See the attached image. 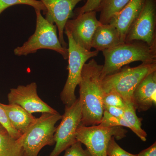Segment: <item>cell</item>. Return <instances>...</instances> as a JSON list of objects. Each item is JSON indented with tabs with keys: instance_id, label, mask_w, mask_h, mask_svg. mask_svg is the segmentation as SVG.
<instances>
[{
	"instance_id": "6da1fadb",
	"label": "cell",
	"mask_w": 156,
	"mask_h": 156,
	"mask_svg": "<svg viewBox=\"0 0 156 156\" xmlns=\"http://www.w3.org/2000/svg\"><path fill=\"white\" fill-rule=\"evenodd\" d=\"M103 65L92 59L84 65L79 82L80 99L82 107L80 125L100 124L104 112L102 98L104 95L101 74Z\"/></svg>"
},
{
	"instance_id": "7a4b0ae2",
	"label": "cell",
	"mask_w": 156,
	"mask_h": 156,
	"mask_svg": "<svg viewBox=\"0 0 156 156\" xmlns=\"http://www.w3.org/2000/svg\"><path fill=\"white\" fill-rule=\"evenodd\" d=\"M102 53L105 57L101 74L102 79L134 62H156V46H150L139 41L122 43Z\"/></svg>"
},
{
	"instance_id": "3957f363",
	"label": "cell",
	"mask_w": 156,
	"mask_h": 156,
	"mask_svg": "<svg viewBox=\"0 0 156 156\" xmlns=\"http://www.w3.org/2000/svg\"><path fill=\"white\" fill-rule=\"evenodd\" d=\"M62 115L56 113H44L35 120L28 130L18 139L23 151V156H38L44 147L55 144V125Z\"/></svg>"
},
{
	"instance_id": "277c9868",
	"label": "cell",
	"mask_w": 156,
	"mask_h": 156,
	"mask_svg": "<svg viewBox=\"0 0 156 156\" xmlns=\"http://www.w3.org/2000/svg\"><path fill=\"white\" fill-rule=\"evenodd\" d=\"M35 11L36 26L34 33L22 46L14 49V54L17 56H27L41 49H48L56 51L65 59H68V50L62 47L59 41L56 26L45 19L42 15L41 11Z\"/></svg>"
},
{
	"instance_id": "5b68a950",
	"label": "cell",
	"mask_w": 156,
	"mask_h": 156,
	"mask_svg": "<svg viewBox=\"0 0 156 156\" xmlns=\"http://www.w3.org/2000/svg\"><path fill=\"white\" fill-rule=\"evenodd\" d=\"M155 71L156 62L142 63L134 67L125 66L103 78L104 92L114 89L122 96L125 103L132 104V95L136 87L146 76Z\"/></svg>"
},
{
	"instance_id": "8992f818",
	"label": "cell",
	"mask_w": 156,
	"mask_h": 156,
	"mask_svg": "<svg viewBox=\"0 0 156 156\" xmlns=\"http://www.w3.org/2000/svg\"><path fill=\"white\" fill-rule=\"evenodd\" d=\"M64 33L68 40V75L60 98L65 106H69L77 99L76 89L79 85L84 65L89 58L97 56L99 52L84 49L75 41L68 31L64 30Z\"/></svg>"
},
{
	"instance_id": "52a82bcc",
	"label": "cell",
	"mask_w": 156,
	"mask_h": 156,
	"mask_svg": "<svg viewBox=\"0 0 156 156\" xmlns=\"http://www.w3.org/2000/svg\"><path fill=\"white\" fill-rule=\"evenodd\" d=\"M122 127L80 125L76 132V139L87 147L92 156H107V149L112 137L120 140L126 137L128 131Z\"/></svg>"
},
{
	"instance_id": "ba28073f",
	"label": "cell",
	"mask_w": 156,
	"mask_h": 156,
	"mask_svg": "<svg viewBox=\"0 0 156 156\" xmlns=\"http://www.w3.org/2000/svg\"><path fill=\"white\" fill-rule=\"evenodd\" d=\"M82 107L80 99L69 106H65L61 122L54 134L55 145L49 156H58L63 151L77 141L76 132L80 125Z\"/></svg>"
},
{
	"instance_id": "9c48e42d",
	"label": "cell",
	"mask_w": 156,
	"mask_h": 156,
	"mask_svg": "<svg viewBox=\"0 0 156 156\" xmlns=\"http://www.w3.org/2000/svg\"><path fill=\"white\" fill-rule=\"evenodd\" d=\"M156 0H146L128 30L125 43L139 41L156 46Z\"/></svg>"
},
{
	"instance_id": "30bf717a",
	"label": "cell",
	"mask_w": 156,
	"mask_h": 156,
	"mask_svg": "<svg viewBox=\"0 0 156 156\" xmlns=\"http://www.w3.org/2000/svg\"><path fill=\"white\" fill-rule=\"evenodd\" d=\"M37 88L36 83L33 82L26 86L20 85L17 88L11 89L8 94L9 104L19 105L31 114L36 112H58L40 98Z\"/></svg>"
},
{
	"instance_id": "8fae6325",
	"label": "cell",
	"mask_w": 156,
	"mask_h": 156,
	"mask_svg": "<svg viewBox=\"0 0 156 156\" xmlns=\"http://www.w3.org/2000/svg\"><path fill=\"white\" fill-rule=\"evenodd\" d=\"M95 11L77 15L68 20L64 30L68 31L75 41L81 47L91 50V41L95 30L101 24L96 17Z\"/></svg>"
},
{
	"instance_id": "7c38bea8",
	"label": "cell",
	"mask_w": 156,
	"mask_h": 156,
	"mask_svg": "<svg viewBox=\"0 0 156 156\" xmlns=\"http://www.w3.org/2000/svg\"><path fill=\"white\" fill-rule=\"evenodd\" d=\"M44 5L47 12L45 19L56 26L59 41L62 47L68 48L64 40L65 27L73 15V10L77 4L83 0H39Z\"/></svg>"
},
{
	"instance_id": "4fadbf2b",
	"label": "cell",
	"mask_w": 156,
	"mask_h": 156,
	"mask_svg": "<svg viewBox=\"0 0 156 156\" xmlns=\"http://www.w3.org/2000/svg\"><path fill=\"white\" fill-rule=\"evenodd\" d=\"M136 110L145 112L156 104V71L145 77L136 87L132 95Z\"/></svg>"
},
{
	"instance_id": "5bb4252c",
	"label": "cell",
	"mask_w": 156,
	"mask_h": 156,
	"mask_svg": "<svg viewBox=\"0 0 156 156\" xmlns=\"http://www.w3.org/2000/svg\"><path fill=\"white\" fill-rule=\"evenodd\" d=\"M146 0H130L119 12L114 15L109 24L114 26L120 34L121 41L125 39L129 29L139 15Z\"/></svg>"
},
{
	"instance_id": "9a60e30c",
	"label": "cell",
	"mask_w": 156,
	"mask_h": 156,
	"mask_svg": "<svg viewBox=\"0 0 156 156\" xmlns=\"http://www.w3.org/2000/svg\"><path fill=\"white\" fill-rule=\"evenodd\" d=\"M122 43L119 31L115 27L109 23L101 24L95 30L91 47L98 52H103Z\"/></svg>"
},
{
	"instance_id": "2e32d148",
	"label": "cell",
	"mask_w": 156,
	"mask_h": 156,
	"mask_svg": "<svg viewBox=\"0 0 156 156\" xmlns=\"http://www.w3.org/2000/svg\"><path fill=\"white\" fill-rule=\"evenodd\" d=\"M9 122L21 135L25 133L35 120V117L19 105L1 103Z\"/></svg>"
},
{
	"instance_id": "e0dca14e",
	"label": "cell",
	"mask_w": 156,
	"mask_h": 156,
	"mask_svg": "<svg viewBox=\"0 0 156 156\" xmlns=\"http://www.w3.org/2000/svg\"><path fill=\"white\" fill-rule=\"evenodd\" d=\"M130 0H102L97 11L100 12L99 21L108 24L112 17L119 12Z\"/></svg>"
},
{
	"instance_id": "ac0fdd59",
	"label": "cell",
	"mask_w": 156,
	"mask_h": 156,
	"mask_svg": "<svg viewBox=\"0 0 156 156\" xmlns=\"http://www.w3.org/2000/svg\"><path fill=\"white\" fill-rule=\"evenodd\" d=\"M0 156H23V151L18 139L7 131L0 134Z\"/></svg>"
},
{
	"instance_id": "d6986e66",
	"label": "cell",
	"mask_w": 156,
	"mask_h": 156,
	"mask_svg": "<svg viewBox=\"0 0 156 156\" xmlns=\"http://www.w3.org/2000/svg\"><path fill=\"white\" fill-rule=\"evenodd\" d=\"M125 119L131 127V130L143 141H146L147 134L141 128L142 118L136 115V109L133 104L126 103L124 108Z\"/></svg>"
},
{
	"instance_id": "ffe728a7",
	"label": "cell",
	"mask_w": 156,
	"mask_h": 156,
	"mask_svg": "<svg viewBox=\"0 0 156 156\" xmlns=\"http://www.w3.org/2000/svg\"><path fill=\"white\" fill-rule=\"evenodd\" d=\"M18 5H24L33 7L35 10L43 11L44 14L47 12V9L40 1L38 0H0V14L6 9Z\"/></svg>"
},
{
	"instance_id": "44dd1931",
	"label": "cell",
	"mask_w": 156,
	"mask_h": 156,
	"mask_svg": "<svg viewBox=\"0 0 156 156\" xmlns=\"http://www.w3.org/2000/svg\"><path fill=\"white\" fill-rule=\"evenodd\" d=\"M99 125L104 127L121 126L131 129V127L126 119L113 116L105 110L104 111L103 116Z\"/></svg>"
},
{
	"instance_id": "7402d4cb",
	"label": "cell",
	"mask_w": 156,
	"mask_h": 156,
	"mask_svg": "<svg viewBox=\"0 0 156 156\" xmlns=\"http://www.w3.org/2000/svg\"><path fill=\"white\" fill-rule=\"evenodd\" d=\"M102 103L105 106L118 107L124 108L126 103L118 92L114 89L104 93L102 98Z\"/></svg>"
},
{
	"instance_id": "603a6c76",
	"label": "cell",
	"mask_w": 156,
	"mask_h": 156,
	"mask_svg": "<svg viewBox=\"0 0 156 156\" xmlns=\"http://www.w3.org/2000/svg\"><path fill=\"white\" fill-rule=\"evenodd\" d=\"M107 156H137L126 151L122 148L116 142L114 136L112 137L109 142L107 149Z\"/></svg>"
},
{
	"instance_id": "cb8c5ba5",
	"label": "cell",
	"mask_w": 156,
	"mask_h": 156,
	"mask_svg": "<svg viewBox=\"0 0 156 156\" xmlns=\"http://www.w3.org/2000/svg\"><path fill=\"white\" fill-rule=\"evenodd\" d=\"M0 123L4 126V128H5L9 134L14 139H19L22 135L11 126L8 117L6 115L5 112L2 107L1 105V104H0Z\"/></svg>"
},
{
	"instance_id": "d4e9b609",
	"label": "cell",
	"mask_w": 156,
	"mask_h": 156,
	"mask_svg": "<svg viewBox=\"0 0 156 156\" xmlns=\"http://www.w3.org/2000/svg\"><path fill=\"white\" fill-rule=\"evenodd\" d=\"M82 143L77 141L65 150L64 156H92L88 149H84Z\"/></svg>"
},
{
	"instance_id": "484cf974",
	"label": "cell",
	"mask_w": 156,
	"mask_h": 156,
	"mask_svg": "<svg viewBox=\"0 0 156 156\" xmlns=\"http://www.w3.org/2000/svg\"><path fill=\"white\" fill-rule=\"evenodd\" d=\"M102 0H87L83 7L76 9L75 14L77 15L89 11H95L97 12L101 3Z\"/></svg>"
},
{
	"instance_id": "4316f807",
	"label": "cell",
	"mask_w": 156,
	"mask_h": 156,
	"mask_svg": "<svg viewBox=\"0 0 156 156\" xmlns=\"http://www.w3.org/2000/svg\"><path fill=\"white\" fill-rule=\"evenodd\" d=\"M104 111H106L108 113L117 118L125 119L124 108L118 107L103 105Z\"/></svg>"
},
{
	"instance_id": "83f0119b",
	"label": "cell",
	"mask_w": 156,
	"mask_h": 156,
	"mask_svg": "<svg viewBox=\"0 0 156 156\" xmlns=\"http://www.w3.org/2000/svg\"><path fill=\"white\" fill-rule=\"evenodd\" d=\"M137 156H156V143L137 154Z\"/></svg>"
},
{
	"instance_id": "f1b7e54d",
	"label": "cell",
	"mask_w": 156,
	"mask_h": 156,
	"mask_svg": "<svg viewBox=\"0 0 156 156\" xmlns=\"http://www.w3.org/2000/svg\"><path fill=\"white\" fill-rule=\"evenodd\" d=\"M6 131H7L5 128H4V126L0 123V134L4 133V132H6Z\"/></svg>"
}]
</instances>
